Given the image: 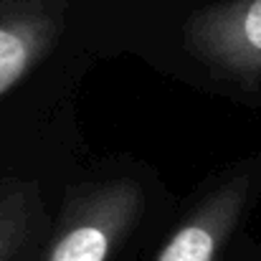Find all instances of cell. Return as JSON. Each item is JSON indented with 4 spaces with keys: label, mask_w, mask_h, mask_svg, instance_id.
I'll return each instance as SVG.
<instances>
[{
    "label": "cell",
    "mask_w": 261,
    "mask_h": 261,
    "mask_svg": "<svg viewBox=\"0 0 261 261\" xmlns=\"http://www.w3.org/2000/svg\"><path fill=\"white\" fill-rule=\"evenodd\" d=\"M61 15L31 3H0V96L15 89L54 48Z\"/></svg>",
    "instance_id": "277c9868"
},
{
    "label": "cell",
    "mask_w": 261,
    "mask_h": 261,
    "mask_svg": "<svg viewBox=\"0 0 261 261\" xmlns=\"http://www.w3.org/2000/svg\"><path fill=\"white\" fill-rule=\"evenodd\" d=\"M145 205L137 180L112 177L69 190L43 261H109Z\"/></svg>",
    "instance_id": "6da1fadb"
},
{
    "label": "cell",
    "mask_w": 261,
    "mask_h": 261,
    "mask_svg": "<svg viewBox=\"0 0 261 261\" xmlns=\"http://www.w3.org/2000/svg\"><path fill=\"white\" fill-rule=\"evenodd\" d=\"M185 48L213 74L256 84L261 79V0H218L185 23Z\"/></svg>",
    "instance_id": "7a4b0ae2"
},
{
    "label": "cell",
    "mask_w": 261,
    "mask_h": 261,
    "mask_svg": "<svg viewBox=\"0 0 261 261\" xmlns=\"http://www.w3.org/2000/svg\"><path fill=\"white\" fill-rule=\"evenodd\" d=\"M251 193V177L231 175L213 188L173 231L155 261H218L239 228Z\"/></svg>",
    "instance_id": "3957f363"
},
{
    "label": "cell",
    "mask_w": 261,
    "mask_h": 261,
    "mask_svg": "<svg viewBox=\"0 0 261 261\" xmlns=\"http://www.w3.org/2000/svg\"><path fill=\"white\" fill-rule=\"evenodd\" d=\"M41 226V198L36 182H0V261H20Z\"/></svg>",
    "instance_id": "5b68a950"
}]
</instances>
